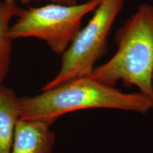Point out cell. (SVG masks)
Masks as SVG:
<instances>
[{"instance_id":"6da1fadb","label":"cell","mask_w":153,"mask_h":153,"mask_svg":"<svg viewBox=\"0 0 153 153\" xmlns=\"http://www.w3.org/2000/svg\"><path fill=\"white\" fill-rule=\"evenodd\" d=\"M20 119L52 126L69 113L89 108H114L146 114L153 100L140 92L126 93L90 76L75 78L31 97H19Z\"/></svg>"},{"instance_id":"7a4b0ae2","label":"cell","mask_w":153,"mask_h":153,"mask_svg":"<svg viewBox=\"0 0 153 153\" xmlns=\"http://www.w3.org/2000/svg\"><path fill=\"white\" fill-rule=\"evenodd\" d=\"M117 51L91 77L108 85L118 81L153 100V5L142 4L116 33Z\"/></svg>"},{"instance_id":"3957f363","label":"cell","mask_w":153,"mask_h":153,"mask_svg":"<svg viewBox=\"0 0 153 153\" xmlns=\"http://www.w3.org/2000/svg\"><path fill=\"white\" fill-rule=\"evenodd\" d=\"M101 0L65 4L52 2L23 9L10 26L11 39L36 38L47 44L53 53L62 55L82 28L85 17L94 12Z\"/></svg>"},{"instance_id":"277c9868","label":"cell","mask_w":153,"mask_h":153,"mask_svg":"<svg viewBox=\"0 0 153 153\" xmlns=\"http://www.w3.org/2000/svg\"><path fill=\"white\" fill-rule=\"evenodd\" d=\"M124 2L125 0H101L90 20L62 55L56 76L43 86L42 91L92 72L95 63L106 54L108 36Z\"/></svg>"},{"instance_id":"5b68a950","label":"cell","mask_w":153,"mask_h":153,"mask_svg":"<svg viewBox=\"0 0 153 153\" xmlns=\"http://www.w3.org/2000/svg\"><path fill=\"white\" fill-rule=\"evenodd\" d=\"M51 127L44 122L19 118L11 153H51L56 135Z\"/></svg>"},{"instance_id":"8992f818","label":"cell","mask_w":153,"mask_h":153,"mask_svg":"<svg viewBox=\"0 0 153 153\" xmlns=\"http://www.w3.org/2000/svg\"><path fill=\"white\" fill-rule=\"evenodd\" d=\"M18 98L14 91L0 87V153H11L19 116Z\"/></svg>"},{"instance_id":"52a82bcc","label":"cell","mask_w":153,"mask_h":153,"mask_svg":"<svg viewBox=\"0 0 153 153\" xmlns=\"http://www.w3.org/2000/svg\"><path fill=\"white\" fill-rule=\"evenodd\" d=\"M22 10L16 3L0 1V87L3 85L11 62L13 40L9 35L10 22Z\"/></svg>"},{"instance_id":"ba28073f","label":"cell","mask_w":153,"mask_h":153,"mask_svg":"<svg viewBox=\"0 0 153 153\" xmlns=\"http://www.w3.org/2000/svg\"><path fill=\"white\" fill-rule=\"evenodd\" d=\"M3 1H9V2H15L20 1L23 3H29L31 1H41V0H0ZM43 1H50L54 3L65 4H75L77 3V0H43Z\"/></svg>"},{"instance_id":"9c48e42d","label":"cell","mask_w":153,"mask_h":153,"mask_svg":"<svg viewBox=\"0 0 153 153\" xmlns=\"http://www.w3.org/2000/svg\"><path fill=\"white\" fill-rule=\"evenodd\" d=\"M152 94H153V75L152 78Z\"/></svg>"}]
</instances>
